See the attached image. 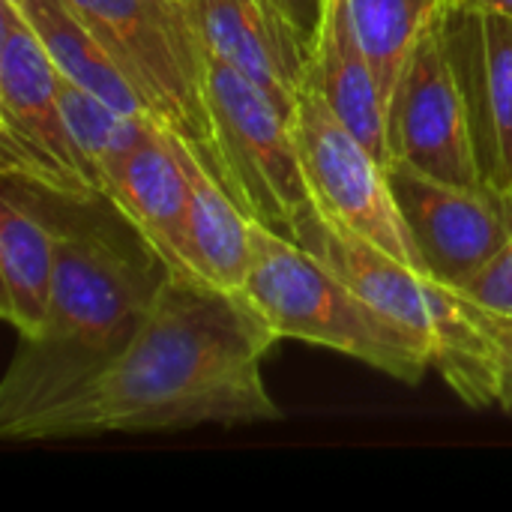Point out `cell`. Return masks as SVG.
<instances>
[{
	"label": "cell",
	"instance_id": "obj_23",
	"mask_svg": "<svg viewBox=\"0 0 512 512\" xmlns=\"http://www.w3.org/2000/svg\"><path fill=\"white\" fill-rule=\"evenodd\" d=\"M459 6H474V9H495V12H510L512 0H459Z\"/></svg>",
	"mask_w": 512,
	"mask_h": 512
},
{
	"label": "cell",
	"instance_id": "obj_15",
	"mask_svg": "<svg viewBox=\"0 0 512 512\" xmlns=\"http://www.w3.org/2000/svg\"><path fill=\"white\" fill-rule=\"evenodd\" d=\"M57 279V228L30 204L15 201L12 189L0 201V315L18 330L21 342L45 330Z\"/></svg>",
	"mask_w": 512,
	"mask_h": 512
},
{
	"label": "cell",
	"instance_id": "obj_17",
	"mask_svg": "<svg viewBox=\"0 0 512 512\" xmlns=\"http://www.w3.org/2000/svg\"><path fill=\"white\" fill-rule=\"evenodd\" d=\"M18 12L30 21L42 48L66 81L78 84L81 90L99 96L102 102L126 114H147L126 75L117 69V63L81 24V18L69 9L66 0H27V6Z\"/></svg>",
	"mask_w": 512,
	"mask_h": 512
},
{
	"label": "cell",
	"instance_id": "obj_16",
	"mask_svg": "<svg viewBox=\"0 0 512 512\" xmlns=\"http://www.w3.org/2000/svg\"><path fill=\"white\" fill-rule=\"evenodd\" d=\"M312 81L339 120L381 162H387V99L363 45L357 42L345 0H327Z\"/></svg>",
	"mask_w": 512,
	"mask_h": 512
},
{
	"label": "cell",
	"instance_id": "obj_13",
	"mask_svg": "<svg viewBox=\"0 0 512 512\" xmlns=\"http://www.w3.org/2000/svg\"><path fill=\"white\" fill-rule=\"evenodd\" d=\"M105 198L162 255L171 273L198 276L189 264V183L159 123L105 180Z\"/></svg>",
	"mask_w": 512,
	"mask_h": 512
},
{
	"label": "cell",
	"instance_id": "obj_19",
	"mask_svg": "<svg viewBox=\"0 0 512 512\" xmlns=\"http://www.w3.org/2000/svg\"><path fill=\"white\" fill-rule=\"evenodd\" d=\"M60 108H63L69 135L75 141V150L81 153L102 195H105V180L156 129L153 117L126 114L66 78L60 81Z\"/></svg>",
	"mask_w": 512,
	"mask_h": 512
},
{
	"label": "cell",
	"instance_id": "obj_4",
	"mask_svg": "<svg viewBox=\"0 0 512 512\" xmlns=\"http://www.w3.org/2000/svg\"><path fill=\"white\" fill-rule=\"evenodd\" d=\"M243 297L276 339L348 354L402 384H420L435 369L429 348L414 333L366 303L297 240L261 222H252V267Z\"/></svg>",
	"mask_w": 512,
	"mask_h": 512
},
{
	"label": "cell",
	"instance_id": "obj_1",
	"mask_svg": "<svg viewBox=\"0 0 512 512\" xmlns=\"http://www.w3.org/2000/svg\"><path fill=\"white\" fill-rule=\"evenodd\" d=\"M276 342L243 294L171 273L111 363L0 435L63 441L282 420L261 375Z\"/></svg>",
	"mask_w": 512,
	"mask_h": 512
},
{
	"label": "cell",
	"instance_id": "obj_11",
	"mask_svg": "<svg viewBox=\"0 0 512 512\" xmlns=\"http://www.w3.org/2000/svg\"><path fill=\"white\" fill-rule=\"evenodd\" d=\"M207 54L255 81L291 120L315 72L318 39L270 0H183Z\"/></svg>",
	"mask_w": 512,
	"mask_h": 512
},
{
	"label": "cell",
	"instance_id": "obj_12",
	"mask_svg": "<svg viewBox=\"0 0 512 512\" xmlns=\"http://www.w3.org/2000/svg\"><path fill=\"white\" fill-rule=\"evenodd\" d=\"M444 36L468 102L483 180L512 195V15L453 6Z\"/></svg>",
	"mask_w": 512,
	"mask_h": 512
},
{
	"label": "cell",
	"instance_id": "obj_18",
	"mask_svg": "<svg viewBox=\"0 0 512 512\" xmlns=\"http://www.w3.org/2000/svg\"><path fill=\"white\" fill-rule=\"evenodd\" d=\"M453 6L459 0H345L351 27L375 69L384 99H390L417 39Z\"/></svg>",
	"mask_w": 512,
	"mask_h": 512
},
{
	"label": "cell",
	"instance_id": "obj_6",
	"mask_svg": "<svg viewBox=\"0 0 512 512\" xmlns=\"http://www.w3.org/2000/svg\"><path fill=\"white\" fill-rule=\"evenodd\" d=\"M60 69L30 21L0 0V162L3 180L69 204H108L69 135Z\"/></svg>",
	"mask_w": 512,
	"mask_h": 512
},
{
	"label": "cell",
	"instance_id": "obj_3",
	"mask_svg": "<svg viewBox=\"0 0 512 512\" xmlns=\"http://www.w3.org/2000/svg\"><path fill=\"white\" fill-rule=\"evenodd\" d=\"M294 240L321 258L366 303L414 333L429 348L435 372L468 408L498 405V345L462 291L387 255L318 204L297 225Z\"/></svg>",
	"mask_w": 512,
	"mask_h": 512
},
{
	"label": "cell",
	"instance_id": "obj_20",
	"mask_svg": "<svg viewBox=\"0 0 512 512\" xmlns=\"http://www.w3.org/2000/svg\"><path fill=\"white\" fill-rule=\"evenodd\" d=\"M456 291H462L474 306H480L492 315L512 318V237L489 264H483Z\"/></svg>",
	"mask_w": 512,
	"mask_h": 512
},
{
	"label": "cell",
	"instance_id": "obj_10",
	"mask_svg": "<svg viewBox=\"0 0 512 512\" xmlns=\"http://www.w3.org/2000/svg\"><path fill=\"white\" fill-rule=\"evenodd\" d=\"M387 177L426 273L450 288H462L512 237V195L489 183H447L402 159L387 162Z\"/></svg>",
	"mask_w": 512,
	"mask_h": 512
},
{
	"label": "cell",
	"instance_id": "obj_2",
	"mask_svg": "<svg viewBox=\"0 0 512 512\" xmlns=\"http://www.w3.org/2000/svg\"><path fill=\"white\" fill-rule=\"evenodd\" d=\"M168 276L162 255L123 216L117 222L72 219L57 228L51 312L45 330L21 342L3 378L0 432L111 363Z\"/></svg>",
	"mask_w": 512,
	"mask_h": 512
},
{
	"label": "cell",
	"instance_id": "obj_5",
	"mask_svg": "<svg viewBox=\"0 0 512 512\" xmlns=\"http://www.w3.org/2000/svg\"><path fill=\"white\" fill-rule=\"evenodd\" d=\"M138 93L144 111L195 147L225 186L207 108V51L183 0H66ZM228 189V186H225Z\"/></svg>",
	"mask_w": 512,
	"mask_h": 512
},
{
	"label": "cell",
	"instance_id": "obj_8",
	"mask_svg": "<svg viewBox=\"0 0 512 512\" xmlns=\"http://www.w3.org/2000/svg\"><path fill=\"white\" fill-rule=\"evenodd\" d=\"M291 129L315 204L387 255L426 273L381 162L327 105L315 81L300 93Z\"/></svg>",
	"mask_w": 512,
	"mask_h": 512
},
{
	"label": "cell",
	"instance_id": "obj_14",
	"mask_svg": "<svg viewBox=\"0 0 512 512\" xmlns=\"http://www.w3.org/2000/svg\"><path fill=\"white\" fill-rule=\"evenodd\" d=\"M165 135L189 183V264L204 282L231 294H243L252 267L255 219L213 177L189 141L168 129Z\"/></svg>",
	"mask_w": 512,
	"mask_h": 512
},
{
	"label": "cell",
	"instance_id": "obj_9",
	"mask_svg": "<svg viewBox=\"0 0 512 512\" xmlns=\"http://www.w3.org/2000/svg\"><path fill=\"white\" fill-rule=\"evenodd\" d=\"M444 18L417 39L387 99V150L390 159H402L438 180L483 186L468 102L444 36Z\"/></svg>",
	"mask_w": 512,
	"mask_h": 512
},
{
	"label": "cell",
	"instance_id": "obj_24",
	"mask_svg": "<svg viewBox=\"0 0 512 512\" xmlns=\"http://www.w3.org/2000/svg\"><path fill=\"white\" fill-rule=\"evenodd\" d=\"M3 3H9V6H15V9H24V6H27V0H3Z\"/></svg>",
	"mask_w": 512,
	"mask_h": 512
},
{
	"label": "cell",
	"instance_id": "obj_21",
	"mask_svg": "<svg viewBox=\"0 0 512 512\" xmlns=\"http://www.w3.org/2000/svg\"><path fill=\"white\" fill-rule=\"evenodd\" d=\"M483 327L492 333L495 345H498V357H501V396H498V405L504 408V414L512 417V318H501V315H492L480 306H474Z\"/></svg>",
	"mask_w": 512,
	"mask_h": 512
},
{
	"label": "cell",
	"instance_id": "obj_22",
	"mask_svg": "<svg viewBox=\"0 0 512 512\" xmlns=\"http://www.w3.org/2000/svg\"><path fill=\"white\" fill-rule=\"evenodd\" d=\"M270 3H273L285 18H291L306 36H312V39L321 36L327 0H270Z\"/></svg>",
	"mask_w": 512,
	"mask_h": 512
},
{
	"label": "cell",
	"instance_id": "obj_7",
	"mask_svg": "<svg viewBox=\"0 0 512 512\" xmlns=\"http://www.w3.org/2000/svg\"><path fill=\"white\" fill-rule=\"evenodd\" d=\"M204 87L231 198L255 222L294 240L315 198L291 120L255 81L213 54Z\"/></svg>",
	"mask_w": 512,
	"mask_h": 512
}]
</instances>
